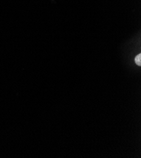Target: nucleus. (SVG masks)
<instances>
[{"instance_id": "obj_1", "label": "nucleus", "mask_w": 141, "mask_h": 158, "mask_svg": "<svg viewBox=\"0 0 141 158\" xmlns=\"http://www.w3.org/2000/svg\"><path fill=\"white\" fill-rule=\"evenodd\" d=\"M135 62L136 64L140 66H141V54H139L137 56H136V57L135 58Z\"/></svg>"}]
</instances>
